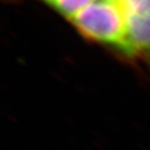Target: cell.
<instances>
[{"label": "cell", "mask_w": 150, "mask_h": 150, "mask_svg": "<svg viewBox=\"0 0 150 150\" xmlns=\"http://www.w3.org/2000/svg\"><path fill=\"white\" fill-rule=\"evenodd\" d=\"M68 21L88 40L126 57V25L118 0H94Z\"/></svg>", "instance_id": "obj_1"}, {"label": "cell", "mask_w": 150, "mask_h": 150, "mask_svg": "<svg viewBox=\"0 0 150 150\" xmlns=\"http://www.w3.org/2000/svg\"><path fill=\"white\" fill-rule=\"evenodd\" d=\"M55 11L69 20L94 0H42Z\"/></svg>", "instance_id": "obj_2"}]
</instances>
